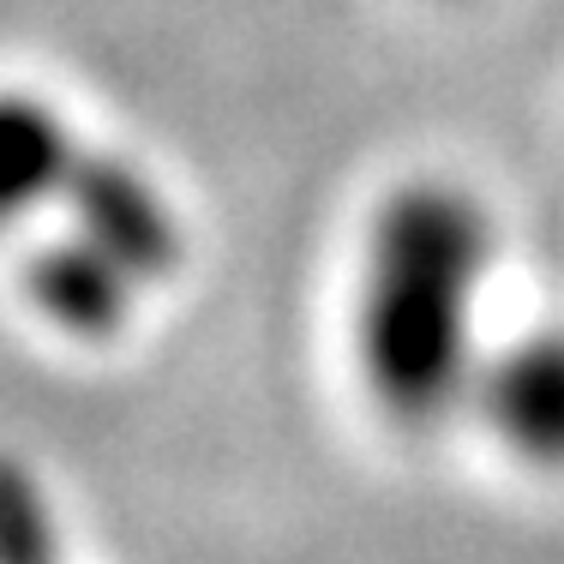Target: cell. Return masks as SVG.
Masks as SVG:
<instances>
[{
    "mask_svg": "<svg viewBox=\"0 0 564 564\" xmlns=\"http://www.w3.org/2000/svg\"><path fill=\"white\" fill-rule=\"evenodd\" d=\"M492 235L463 186L421 181L384 205L360 282V355L397 414H433L475 360V301Z\"/></svg>",
    "mask_w": 564,
    "mask_h": 564,
    "instance_id": "cell-1",
    "label": "cell"
},
{
    "mask_svg": "<svg viewBox=\"0 0 564 564\" xmlns=\"http://www.w3.org/2000/svg\"><path fill=\"white\" fill-rule=\"evenodd\" d=\"M66 120L36 97H0V223L31 217L48 186L66 181Z\"/></svg>",
    "mask_w": 564,
    "mask_h": 564,
    "instance_id": "cell-3",
    "label": "cell"
},
{
    "mask_svg": "<svg viewBox=\"0 0 564 564\" xmlns=\"http://www.w3.org/2000/svg\"><path fill=\"white\" fill-rule=\"evenodd\" d=\"M487 409L522 456L564 463V330H529L487 367Z\"/></svg>",
    "mask_w": 564,
    "mask_h": 564,
    "instance_id": "cell-2",
    "label": "cell"
}]
</instances>
